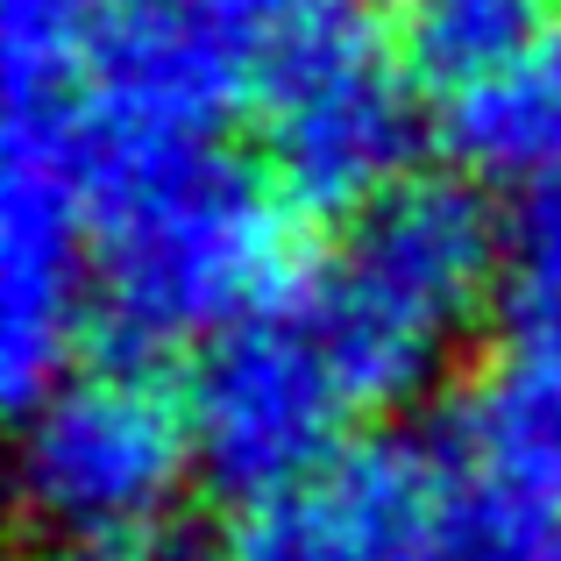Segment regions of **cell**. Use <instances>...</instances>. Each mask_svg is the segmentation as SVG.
<instances>
[{
	"label": "cell",
	"instance_id": "obj_13",
	"mask_svg": "<svg viewBox=\"0 0 561 561\" xmlns=\"http://www.w3.org/2000/svg\"><path fill=\"white\" fill-rule=\"evenodd\" d=\"M57 561H199L192 540L179 526H142V534H122V540H100V548H79V554H57Z\"/></svg>",
	"mask_w": 561,
	"mask_h": 561
},
{
	"label": "cell",
	"instance_id": "obj_7",
	"mask_svg": "<svg viewBox=\"0 0 561 561\" xmlns=\"http://www.w3.org/2000/svg\"><path fill=\"white\" fill-rule=\"evenodd\" d=\"M448 477L434 561H561V356H505L434 426Z\"/></svg>",
	"mask_w": 561,
	"mask_h": 561
},
{
	"label": "cell",
	"instance_id": "obj_10",
	"mask_svg": "<svg viewBox=\"0 0 561 561\" xmlns=\"http://www.w3.org/2000/svg\"><path fill=\"white\" fill-rule=\"evenodd\" d=\"M440 136L477 185H561V28H540V43L505 71L448 93Z\"/></svg>",
	"mask_w": 561,
	"mask_h": 561
},
{
	"label": "cell",
	"instance_id": "obj_1",
	"mask_svg": "<svg viewBox=\"0 0 561 561\" xmlns=\"http://www.w3.org/2000/svg\"><path fill=\"white\" fill-rule=\"evenodd\" d=\"M79 150L93 206V320L114 334V356H199L306 285L291 228L299 206L220 136H93L79 122Z\"/></svg>",
	"mask_w": 561,
	"mask_h": 561
},
{
	"label": "cell",
	"instance_id": "obj_9",
	"mask_svg": "<svg viewBox=\"0 0 561 561\" xmlns=\"http://www.w3.org/2000/svg\"><path fill=\"white\" fill-rule=\"evenodd\" d=\"M448 477L434 440H348L320 477L242 512L228 561H434Z\"/></svg>",
	"mask_w": 561,
	"mask_h": 561
},
{
	"label": "cell",
	"instance_id": "obj_6",
	"mask_svg": "<svg viewBox=\"0 0 561 561\" xmlns=\"http://www.w3.org/2000/svg\"><path fill=\"white\" fill-rule=\"evenodd\" d=\"M93 328V206L79 114L65 100H8L0 142V391L28 412L79 370Z\"/></svg>",
	"mask_w": 561,
	"mask_h": 561
},
{
	"label": "cell",
	"instance_id": "obj_11",
	"mask_svg": "<svg viewBox=\"0 0 561 561\" xmlns=\"http://www.w3.org/2000/svg\"><path fill=\"white\" fill-rule=\"evenodd\" d=\"M491 313L505 328V348L561 356V185L519 192V206L505 214Z\"/></svg>",
	"mask_w": 561,
	"mask_h": 561
},
{
	"label": "cell",
	"instance_id": "obj_8",
	"mask_svg": "<svg viewBox=\"0 0 561 561\" xmlns=\"http://www.w3.org/2000/svg\"><path fill=\"white\" fill-rule=\"evenodd\" d=\"M412 79L420 71L405 65V50L383 43V28L291 71L263 100V171L277 192L299 214L328 220H356L391 199L426 142Z\"/></svg>",
	"mask_w": 561,
	"mask_h": 561
},
{
	"label": "cell",
	"instance_id": "obj_4",
	"mask_svg": "<svg viewBox=\"0 0 561 561\" xmlns=\"http://www.w3.org/2000/svg\"><path fill=\"white\" fill-rule=\"evenodd\" d=\"M185 477H199L185 391H171L142 356L85 363L22 412L14 491L57 554L171 526Z\"/></svg>",
	"mask_w": 561,
	"mask_h": 561
},
{
	"label": "cell",
	"instance_id": "obj_3",
	"mask_svg": "<svg viewBox=\"0 0 561 561\" xmlns=\"http://www.w3.org/2000/svg\"><path fill=\"white\" fill-rule=\"evenodd\" d=\"M370 28L363 0H122L85 50L71 114L93 136H220Z\"/></svg>",
	"mask_w": 561,
	"mask_h": 561
},
{
	"label": "cell",
	"instance_id": "obj_2",
	"mask_svg": "<svg viewBox=\"0 0 561 561\" xmlns=\"http://www.w3.org/2000/svg\"><path fill=\"white\" fill-rule=\"evenodd\" d=\"M505 220L483 206L477 179H405L391 199L342 228V249L299 285L356 412L412 405L440 370L469 320L497 299Z\"/></svg>",
	"mask_w": 561,
	"mask_h": 561
},
{
	"label": "cell",
	"instance_id": "obj_5",
	"mask_svg": "<svg viewBox=\"0 0 561 561\" xmlns=\"http://www.w3.org/2000/svg\"><path fill=\"white\" fill-rule=\"evenodd\" d=\"M185 420L199 483L228 505L256 512L299 491L306 477H320L348 448L356 398L291 291L285 306L228 328L192 356Z\"/></svg>",
	"mask_w": 561,
	"mask_h": 561
},
{
	"label": "cell",
	"instance_id": "obj_12",
	"mask_svg": "<svg viewBox=\"0 0 561 561\" xmlns=\"http://www.w3.org/2000/svg\"><path fill=\"white\" fill-rule=\"evenodd\" d=\"M122 0H0L8 100H65Z\"/></svg>",
	"mask_w": 561,
	"mask_h": 561
}]
</instances>
